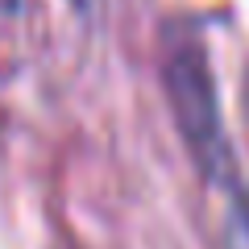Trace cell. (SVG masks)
Returning a JSON list of instances; mask_svg holds the SVG:
<instances>
[{
    "mask_svg": "<svg viewBox=\"0 0 249 249\" xmlns=\"http://www.w3.org/2000/svg\"><path fill=\"white\" fill-rule=\"evenodd\" d=\"M166 91L175 104V121L183 129L191 154L199 158V166L220 175L229 166V150L220 137V112H216V91L208 79V62L199 46H170L166 54Z\"/></svg>",
    "mask_w": 249,
    "mask_h": 249,
    "instance_id": "cell-1",
    "label": "cell"
},
{
    "mask_svg": "<svg viewBox=\"0 0 249 249\" xmlns=\"http://www.w3.org/2000/svg\"><path fill=\"white\" fill-rule=\"evenodd\" d=\"M224 249H249V191L232 199L229 224H224Z\"/></svg>",
    "mask_w": 249,
    "mask_h": 249,
    "instance_id": "cell-2",
    "label": "cell"
},
{
    "mask_svg": "<svg viewBox=\"0 0 249 249\" xmlns=\"http://www.w3.org/2000/svg\"><path fill=\"white\" fill-rule=\"evenodd\" d=\"M75 4H91V0H75Z\"/></svg>",
    "mask_w": 249,
    "mask_h": 249,
    "instance_id": "cell-3",
    "label": "cell"
}]
</instances>
